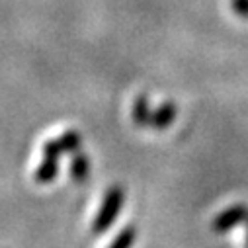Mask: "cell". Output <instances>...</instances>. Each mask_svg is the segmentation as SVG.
Wrapping results in <instances>:
<instances>
[{"label": "cell", "instance_id": "cell-2", "mask_svg": "<svg viewBox=\"0 0 248 248\" xmlns=\"http://www.w3.org/2000/svg\"><path fill=\"white\" fill-rule=\"evenodd\" d=\"M82 147V135L77 131V129H69L65 131L61 137L57 139H51L43 145V156H55V158H61L67 153H77L80 151Z\"/></svg>", "mask_w": 248, "mask_h": 248}, {"label": "cell", "instance_id": "cell-5", "mask_svg": "<svg viewBox=\"0 0 248 248\" xmlns=\"http://www.w3.org/2000/svg\"><path fill=\"white\" fill-rule=\"evenodd\" d=\"M90 168H92V164H90L88 155H84L80 151L73 153V160H71V178H73V182H77V184L86 182L88 176H90Z\"/></svg>", "mask_w": 248, "mask_h": 248}, {"label": "cell", "instance_id": "cell-7", "mask_svg": "<svg viewBox=\"0 0 248 248\" xmlns=\"http://www.w3.org/2000/svg\"><path fill=\"white\" fill-rule=\"evenodd\" d=\"M151 106H149V98L145 94H139L131 106V119L135 125L139 127H149V123H151Z\"/></svg>", "mask_w": 248, "mask_h": 248}, {"label": "cell", "instance_id": "cell-8", "mask_svg": "<svg viewBox=\"0 0 248 248\" xmlns=\"http://www.w3.org/2000/svg\"><path fill=\"white\" fill-rule=\"evenodd\" d=\"M137 240V229L133 225H127L125 229H121L117 232V236L111 240V244L108 248H131Z\"/></svg>", "mask_w": 248, "mask_h": 248}, {"label": "cell", "instance_id": "cell-10", "mask_svg": "<svg viewBox=\"0 0 248 248\" xmlns=\"http://www.w3.org/2000/svg\"><path fill=\"white\" fill-rule=\"evenodd\" d=\"M244 225H246V248H248V221Z\"/></svg>", "mask_w": 248, "mask_h": 248}, {"label": "cell", "instance_id": "cell-4", "mask_svg": "<svg viewBox=\"0 0 248 248\" xmlns=\"http://www.w3.org/2000/svg\"><path fill=\"white\" fill-rule=\"evenodd\" d=\"M176 115H178L176 106L172 102H166V104L158 106L156 109H153L149 127H153V129H168L176 121Z\"/></svg>", "mask_w": 248, "mask_h": 248}, {"label": "cell", "instance_id": "cell-6", "mask_svg": "<svg viewBox=\"0 0 248 248\" xmlns=\"http://www.w3.org/2000/svg\"><path fill=\"white\" fill-rule=\"evenodd\" d=\"M59 174V158L55 156H43V160L37 164L33 172V180L37 184H51Z\"/></svg>", "mask_w": 248, "mask_h": 248}, {"label": "cell", "instance_id": "cell-1", "mask_svg": "<svg viewBox=\"0 0 248 248\" xmlns=\"http://www.w3.org/2000/svg\"><path fill=\"white\" fill-rule=\"evenodd\" d=\"M123 203H125V190H123V186H111V188L106 192L104 202H102V205L94 217L92 231L96 234L106 232L115 223L117 215L123 209Z\"/></svg>", "mask_w": 248, "mask_h": 248}, {"label": "cell", "instance_id": "cell-3", "mask_svg": "<svg viewBox=\"0 0 248 248\" xmlns=\"http://www.w3.org/2000/svg\"><path fill=\"white\" fill-rule=\"evenodd\" d=\"M246 221H248V205H244V203H234V205L223 209V211L213 219L211 229H213L215 232L223 234V232L232 231V229L238 227V225H244Z\"/></svg>", "mask_w": 248, "mask_h": 248}, {"label": "cell", "instance_id": "cell-9", "mask_svg": "<svg viewBox=\"0 0 248 248\" xmlns=\"http://www.w3.org/2000/svg\"><path fill=\"white\" fill-rule=\"evenodd\" d=\"M231 6L234 14H238L240 18H248V0H231Z\"/></svg>", "mask_w": 248, "mask_h": 248}]
</instances>
